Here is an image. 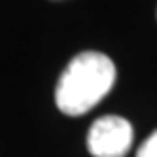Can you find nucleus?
I'll return each instance as SVG.
<instances>
[{
    "instance_id": "obj_2",
    "label": "nucleus",
    "mask_w": 157,
    "mask_h": 157,
    "mask_svg": "<svg viewBox=\"0 0 157 157\" xmlns=\"http://www.w3.org/2000/svg\"><path fill=\"white\" fill-rule=\"evenodd\" d=\"M132 144V125L119 116L98 117L87 134V148L93 157H125Z\"/></svg>"
},
{
    "instance_id": "obj_1",
    "label": "nucleus",
    "mask_w": 157,
    "mask_h": 157,
    "mask_svg": "<svg viewBox=\"0 0 157 157\" xmlns=\"http://www.w3.org/2000/svg\"><path fill=\"white\" fill-rule=\"evenodd\" d=\"M116 82L112 59L98 51H83L68 63L55 87V104L66 116H83L102 100Z\"/></svg>"
},
{
    "instance_id": "obj_3",
    "label": "nucleus",
    "mask_w": 157,
    "mask_h": 157,
    "mask_svg": "<svg viewBox=\"0 0 157 157\" xmlns=\"http://www.w3.org/2000/svg\"><path fill=\"white\" fill-rule=\"evenodd\" d=\"M136 157H157V131L150 138H146V142L136 151Z\"/></svg>"
}]
</instances>
